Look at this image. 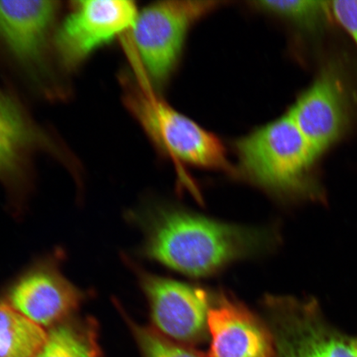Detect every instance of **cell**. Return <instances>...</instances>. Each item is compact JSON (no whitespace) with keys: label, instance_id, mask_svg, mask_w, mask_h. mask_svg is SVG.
I'll return each instance as SVG.
<instances>
[{"label":"cell","instance_id":"6da1fadb","mask_svg":"<svg viewBox=\"0 0 357 357\" xmlns=\"http://www.w3.org/2000/svg\"><path fill=\"white\" fill-rule=\"evenodd\" d=\"M144 255L191 278H208L245 259L265 255L278 236L266 227L231 225L169 204L140 217Z\"/></svg>","mask_w":357,"mask_h":357},{"label":"cell","instance_id":"7a4b0ae2","mask_svg":"<svg viewBox=\"0 0 357 357\" xmlns=\"http://www.w3.org/2000/svg\"><path fill=\"white\" fill-rule=\"evenodd\" d=\"M241 172L259 188L283 201H323L316 177L320 158L287 114L236 144Z\"/></svg>","mask_w":357,"mask_h":357},{"label":"cell","instance_id":"3957f363","mask_svg":"<svg viewBox=\"0 0 357 357\" xmlns=\"http://www.w3.org/2000/svg\"><path fill=\"white\" fill-rule=\"evenodd\" d=\"M126 105L151 139L174 158L192 166L234 174L225 146L213 133L142 86L125 80Z\"/></svg>","mask_w":357,"mask_h":357},{"label":"cell","instance_id":"277c9868","mask_svg":"<svg viewBox=\"0 0 357 357\" xmlns=\"http://www.w3.org/2000/svg\"><path fill=\"white\" fill-rule=\"evenodd\" d=\"M275 357H357V337L335 328L312 298H263Z\"/></svg>","mask_w":357,"mask_h":357},{"label":"cell","instance_id":"5b68a950","mask_svg":"<svg viewBox=\"0 0 357 357\" xmlns=\"http://www.w3.org/2000/svg\"><path fill=\"white\" fill-rule=\"evenodd\" d=\"M354 113L344 67L329 61L287 114L320 158L349 130Z\"/></svg>","mask_w":357,"mask_h":357},{"label":"cell","instance_id":"8992f818","mask_svg":"<svg viewBox=\"0 0 357 357\" xmlns=\"http://www.w3.org/2000/svg\"><path fill=\"white\" fill-rule=\"evenodd\" d=\"M215 1H167L138 13L132 29L134 44L147 75L163 83L178 61L189 29L220 6Z\"/></svg>","mask_w":357,"mask_h":357},{"label":"cell","instance_id":"52a82bcc","mask_svg":"<svg viewBox=\"0 0 357 357\" xmlns=\"http://www.w3.org/2000/svg\"><path fill=\"white\" fill-rule=\"evenodd\" d=\"M138 13L128 0L75 2L53 37L60 63L67 70L77 68L93 53L132 30Z\"/></svg>","mask_w":357,"mask_h":357},{"label":"cell","instance_id":"ba28073f","mask_svg":"<svg viewBox=\"0 0 357 357\" xmlns=\"http://www.w3.org/2000/svg\"><path fill=\"white\" fill-rule=\"evenodd\" d=\"M149 303L151 321L160 334L183 344L208 337L213 294L206 289L136 269Z\"/></svg>","mask_w":357,"mask_h":357},{"label":"cell","instance_id":"9c48e42d","mask_svg":"<svg viewBox=\"0 0 357 357\" xmlns=\"http://www.w3.org/2000/svg\"><path fill=\"white\" fill-rule=\"evenodd\" d=\"M60 10L58 1H0V47L31 75L45 67Z\"/></svg>","mask_w":357,"mask_h":357},{"label":"cell","instance_id":"30bf717a","mask_svg":"<svg viewBox=\"0 0 357 357\" xmlns=\"http://www.w3.org/2000/svg\"><path fill=\"white\" fill-rule=\"evenodd\" d=\"M86 298L52 260L40 261L13 283L6 301L13 309L40 326H54L70 319Z\"/></svg>","mask_w":357,"mask_h":357},{"label":"cell","instance_id":"8fae6325","mask_svg":"<svg viewBox=\"0 0 357 357\" xmlns=\"http://www.w3.org/2000/svg\"><path fill=\"white\" fill-rule=\"evenodd\" d=\"M208 357H275L268 324L233 294H213L208 314Z\"/></svg>","mask_w":357,"mask_h":357},{"label":"cell","instance_id":"7c38bea8","mask_svg":"<svg viewBox=\"0 0 357 357\" xmlns=\"http://www.w3.org/2000/svg\"><path fill=\"white\" fill-rule=\"evenodd\" d=\"M49 138L29 117L19 100L0 86V181L19 186L31 155Z\"/></svg>","mask_w":357,"mask_h":357},{"label":"cell","instance_id":"4fadbf2b","mask_svg":"<svg viewBox=\"0 0 357 357\" xmlns=\"http://www.w3.org/2000/svg\"><path fill=\"white\" fill-rule=\"evenodd\" d=\"M33 357H102L97 324L69 319L54 326Z\"/></svg>","mask_w":357,"mask_h":357},{"label":"cell","instance_id":"5bb4252c","mask_svg":"<svg viewBox=\"0 0 357 357\" xmlns=\"http://www.w3.org/2000/svg\"><path fill=\"white\" fill-rule=\"evenodd\" d=\"M46 337L42 327L0 302V357H33Z\"/></svg>","mask_w":357,"mask_h":357},{"label":"cell","instance_id":"9a60e30c","mask_svg":"<svg viewBox=\"0 0 357 357\" xmlns=\"http://www.w3.org/2000/svg\"><path fill=\"white\" fill-rule=\"evenodd\" d=\"M257 7L262 10L284 17L303 28L312 30L323 29L333 17L331 6L328 1H261Z\"/></svg>","mask_w":357,"mask_h":357},{"label":"cell","instance_id":"2e32d148","mask_svg":"<svg viewBox=\"0 0 357 357\" xmlns=\"http://www.w3.org/2000/svg\"><path fill=\"white\" fill-rule=\"evenodd\" d=\"M123 316L139 346L142 357H200L195 351L163 337L154 330L137 325L125 312Z\"/></svg>","mask_w":357,"mask_h":357},{"label":"cell","instance_id":"e0dca14e","mask_svg":"<svg viewBox=\"0 0 357 357\" xmlns=\"http://www.w3.org/2000/svg\"><path fill=\"white\" fill-rule=\"evenodd\" d=\"M333 16L351 36L357 46V0L330 2Z\"/></svg>","mask_w":357,"mask_h":357}]
</instances>
